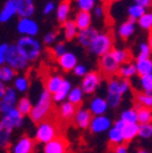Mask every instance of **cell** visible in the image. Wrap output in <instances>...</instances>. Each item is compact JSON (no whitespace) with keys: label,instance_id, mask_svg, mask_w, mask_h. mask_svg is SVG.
Listing matches in <instances>:
<instances>
[{"label":"cell","instance_id":"34","mask_svg":"<svg viewBox=\"0 0 152 153\" xmlns=\"http://www.w3.org/2000/svg\"><path fill=\"white\" fill-rule=\"evenodd\" d=\"M135 73H136V66L129 65V66L119 67L116 76H118V78H121V79H128V78H130L131 75H134Z\"/></svg>","mask_w":152,"mask_h":153},{"label":"cell","instance_id":"18","mask_svg":"<svg viewBox=\"0 0 152 153\" xmlns=\"http://www.w3.org/2000/svg\"><path fill=\"white\" fill-rule=\"evenodd\" d=\"M107 107H108L107 100H104L101 97H96V99H94L90 103V112L94 114V117L104 116V113L106 112Z\"/></svg>","mask_w":152,"mask_h":153},{"label":"cell","instance_id":"36","mask_svg":"<svg viewBox=\"0 0 152 153\" xmlns=\"http://www.w3.org/2000/svg\"><path fill=\"white\" fill-rule=\"evenodd\" d=\"M17 109L20 111V113L22 116H27V114H31L33 107H32V105L27 97H22L17 103Z\"/></svg>","mask_w":152,"mask_h":153},{"label":"cell","instance_id":"53","mask_svg":"<svg viewBox=\"0 0 152 153\" xmlns=\"http://www.w3.org/2000/svg\"><path fill=\"white\" fill-rule=\"evenodd\" d=\"M52 9H54V4H52V3H49V4L45 6V9H44V12H45V13H49V12H50Z\"/></svg>","mask_w":152,"mask_h":153},{"label":"cell","instance_id":"48","mask_svg":"<svg viewBox=\"0 0 152 153\" xmlns=\"http://www.w3.org/2000/svg\"><path fill=\"white\" fill-rule=\"evenodd\" d=\"M59 33L57 32H52V33H50V34H48L46 36H45V39H44V42H45V44H49V43H51L55 38H56V35H57Z\"/></svg>","mask_w":152,"mask_h":153},{"label":"cell","instance_id":"37","mask_svg":"<svg viewBox=\"0 0 152 153\" xmlns=\"http://www.w3.org/2000/svg\"><path fill=\"white\" fill-rule=\"evenodd\" d=\"M16 74H17V72L13 68H11V67H1V69H0V79H1V82H9Z\"/></svg>","mask_w":152,"mask_h":153},{"label":"cell","instance_id":"31","mask_svg":"<svg viewBox=\"0 0 152 153\" xmlns=\"http://www.w3.org/2000/svg\"><path fill=\"white\" fill-rule=\"evenodd\" d=\"M68 102L82 107V102H83V90L79 88H75L73 90H71V92L68 94Z\"/></svg>","mask_w":152,"mask_h":153},{"label":"cell","instance_id":"56","mask_svg":"<svg viewBox=\"0 0 152 153\" xmlns=\"http://www.w3.org/2000/svg\"><path fill=\"white\" fill-rule=\"evenodd\" d=\"M151 33H152V29H151Z\"/></svg>","mask_w":152,"mask_h":153},{"label":"cell","instance_id":"8","mask_svg":"<svg viewBox=\"0 0 152 153\" xmlns=\"http://www.w3.org/2000/svg\"><path fill=\"white\" fill-rule=\"evenodd\" d=\"M17 46L25 52L28 60H35L37 57L39 56V50H40L39 44H38L37 40L32 39L29 36H25L18 40Z\"/></svg>","mask_w":152,"mask_h":153},{"label":"cell","instance_id":"41","mask_svg":"<svg viewBox=\"0 0 152 153\" xmlns=\"http://www.w3.org/2000/svg\"><path fill=\"white\" fill-rule=\"evenodd\" d=\"M139 23L142 28L151 30L152 29V13H145L139 20Z\"/></svg>","mask_w":152,"mask_h":153},{"label":"cell","instance_id":"13","mask_svg":"<svg viewBox=\"0 0 152 153\" xmlns=\"http://www.w3.org/2000/svg\"><path fill=\"white\" fill-rule=\"evenodd\" d=\"M110 128H111L110 118H107L106 116H98L92 118L89 130L91 134H101V132L110 130Z\"/></svg>","mask_w":152,"mask_h":153},{"label":"cell","instance_id":"35","mask_svg":"<svg viewBox=\"0 0 152 153\" xmlns=\"http://www.w3.org/2000/svg\"><path fill=\"white\" fill-rule=\"evenodd\" d=\"M65 35H66V39L68 42L73 40V38L77 35V25H75V21H67L65 25Z\"/></svg>","mask_w":152,"mask_h":153},{"label":"cell","instance_id":"22","mask_svg":"<svg viewBox=\"0 0 152 153\" xmlns=\"http://www.w3.org/2000/svg\"><path fill=\"white\" fill-rule=\"evenodd\" d=\"M139 130H140V124H127L125 128L123 129V139L124 143H129L134 140L136 136H139Z\"/></svg>","mask_w":152,"mask_h":153},{"label":"cell","instance_id":"47","mask_svg":"<svg viewBox=\"0 0 152 153\" xmlns=\"http://www.w3.org/2000/svg\"><path fill=\"white\" fill-rule=\"evenodd\" d=\"M115 153H129V148H128V146L124 143V145H121V146H118V147H116L115 149Z\"/></svg>","mask_w":152,"mask_h":153},{"label":"cell","instance_id":"49","mask_svg":"<svg viewBox=\"0 0 152 153\" xmlns=\"http://www.w3.org/2000/svg\"><path fill=\"white\" fill-rule=\"evenodd\" d=\"M125 123L122 120V119H118V120H116L115 122V125H113V128H116V129H119V130H123L124 128H125Z\"/></svg>","mask_w":152,"mask_h":153},{"label":"cell","instance_id":"14","mask_svg":"<svg viewBox=\"0 0 152 153\" xmlns=\"http://www.w3.org/2000/svg\"><path fill=\"white\" fill-rule=\"evenodd\" d=\"M82 108V107H78V106H75L71 102H65L60 106L59 111H57V114H59V117L65 120V122H69L72 119H74L75 117V113L78 112V109Z\"/></svg>","mask_w":152,"mask_h":153},{"label":"cell","instance_id":"43","mask_svg":"<svg viewBox=\"0 0 152 153\" xmlns=\"http://www.w3.org/2000/svg\"><path fill=\"white\" fill-rule=\"evenodd\" d=\"M15 86L18 91H26L28 89V80L26 78H17L15 82Z\"/></svg>","mask_w":152,"mask_h":153},{"label":"cell","instance_id":"55","mask_svg":"<svg viewBox=\"0 0 152 153\" xmlns=\"http://www.w3.org/2000/svg\"><path fill=\"white\" fill-rule=\"evenodd\" d=\"M135 153H150L148 151H146V149H142V148H140V149H138Z\"/></svg>","mask_w":152,"mask_h":153},{"label":"cell","instance_id":"32","mask_svg":"<svg viewBox=\"0 0 152 153\" xmlns=\"http://www.w3.org/2000/svg\"><path fill=\"white\" fill-rule=\"evenodd\" d=\"M69 89H71L69 83L65 80L63 84H62V86H61V89H60L57 92H56V94L52 95V100H54V102H61L63 99H66V96H68V94L71 92Z\"/></svg>","mask_w":152,"mask_h":153},{"label":"cell","instance_id":"23","mask_svg":"<svg viewBox=\"0 0 152 153\" xmlns=\"http://www.w3.org/2000/svg\"><path fill=\"white\" fill-rule=\"evenodd\" d=\"M133 94H134L135 105L152 109V94L139 92V91H133Z\"/></svg>","mask_w":152,"mask_h":153},{"label":"cell","instance_id":"54","mask_svg":"<svg viewBox=\"0 0 152 153\" xmlns=\"http://www.w3.org/2000/svg\"><path fill=\"white\" fill-rule=\"evenodd\" d=\"M148 46H150V50L152 52V33H150V36H148Z\"/></svg>","mask_w":152,"mask_h":153},{"label":"cell","instance_id":"1","mask_svg":"<svg viewBox=\"0 0 152 153\" xmlns=\"http://www.w3.org/2000/svg\"><path fill=\"white\" fill-rule=\"evenodd\" d=\"M52 95L48 90H44L40 95L39 101L37 102L29 114L31 120L35 124H40L42 122L49 119L55 112L52 108Z\"/></svg>","mask_w":152,"mask_h":153},{"label":"cell","instance_id":"45","mask_svg":"<svg viewBox=\"0 0 152 153\" xmlns=\"http://www.w3.org/2000/svg\"><path fill=\"white\" fill-rule=\"evenodd\" d=\"M94 5V0H79V7L82 11H89Z\"/></svg>","mask_w":152,"mask_h":153},{"label":"cell","instance_id":"46","mask_svg":"<svg viewBox=\"0 0 152 153\" xmlns=\"http://www.w3.org/2000/svg\"><path fill=\"white\" fill-rule=\"evenodd\" d=\"M9 45L7 44H3L1 49H0V62L4 63L6 61V55H7V50H9Z\"/></svg>","mask_w":152,"mask_h":153},{"label":"cell","instance_id":"2","mask_svg":"<svg viewBox=\"0 0 152 153\" xmlns=\"http://www.w3.org/2000/svg\"><path fill=\"white\" fill-rule=\"evenodd\" d=\"M55 113V112H54ZM57 136H60V128L59 124L56 123V119L52 118V116L38 124L35 130V141L39 143H49L50 141L55 140Z\"/></svg>","mask_w":152,"mask_h":153},{"label":"cell","instance_id":"29","mask_svg":"<svg viewBox=\"0 0 152 153\" xmlns=\"http://www.w3.org/2000/svg\"><path fill=\"white\" fill-rule=\"evenodd\" d=\"M135 22V20L134 18H130L129 17V20H128V22H125V23H123L122 26H121V28H119V35H121V38L125 42L128 38L134 33V27H133V23Z\"/></svg>","mask_w":152,"mask_h":153},{"label":"cell","instance_id":"24","mask_svg":"<svg viewBox=\"0 0 152 153\" xmlns=\"http://www.w3.org/2000/svg\"><path fill=\"white\" fill-rule=\"evenodd\" d=\"M91 23V16L89 11H79L75 16V25H77L78 29L85 30L89 29V26Z\"/></svg>","mask_w":152,"mask_h":153},{"label":"cell","instance_id":"25","mask_svg":"<svg viewBox=\"0 0 152 153\" xmlns=\"http://www.w3.org/2000/svg\"><path fill=\"white\" fill-rule=\"evenodd\" d=\"M135 108L138 111V122L139 124H152V109L135 105Z\"/></svg>","mask_w":152,"mask_h":153},{"label":"cell","instance_id":"38","mask_svg":"<svg viewBox=\"0 0 152 153\" xmlns=\"http://www.w3.org/2000/svg\"><path fill=\"white\" fill-rule=\"evenodd\" d=\"M139 137L147 140L152 137V124H141L139 130Z\"/></svg>","mask_w":152,"mask_h":153},{"label":"cell","instance_id":"26","mask_svg":"<svg viewBox=\"0 0 152 153\" xmlns=\"http://www.w3.org/2000/svg\"><path fill=\"white\" fill-rule=\"evenodd\" d=\"M111 53L118 63H124L125 65V63H130V61L133 60V55H131L129 49H125V50H115L113 49L111 51Z\"/></svg>","mask_w":152,"mask_h":153},{"label":"cell","instance_id":"16","mask_svg":"<svg viewBox=\"0 0 152 153\" xmlns=\"http://www.w3.org/2000/svg\"><path fill=\"white\" fill-rule=\"evenodd\" d=\"M15 6H16V11L23 18H27L29 16L33 15L34 11V5L32 3V0H12Z\"/></svg>","mask_w":152,"mask_h":153},{"label":"cell","instance_id":"5","mask_svg":"<svg viewBox=\"0 0 152 153\" xmlns=\"http://www.w3.org/2000/svg\"><path fill=\"white\" fill-rule=\"evenodd\" d=\"M99 69H100L101 75L105 76L107 82L113 79L117 75V72L119 69L118 62L115 60V57L112 56L111 52L101 56V59L99 61Z\"/></svg>","mask_w":152,"mask_h":153},{"label":"cell","instance_id":"52","mask_svg":"<svg viewBox=\"0 0 152 153\" xmlns=\"http://www.w3.org/2000/svg\"><path fill=\"white\" fill-rule=\"evenodd\" d=\"M6 90H7V89H6L5 86H4V84H1V85H0V97H1V99H3L4 96H5V94H6Z\"/></svg>","mask_w":152,"mask_h":153},{"label":"cell","instance_id":"30","mask_svg":"<svg viewBox=\"0 0 152 153\" xmlns=\"http://www.w3.org/2000/svg\"><path fill=\"white\" fill-rule=\"evenodd\" d=\"M152 72V62L150 60H144V61H138V65H136V73L140 78L145 75H148L151 74Z\"/></svg>","mask_w":152,"mask_h":153},{"label":"cell","instance_id":"33","mask_svg":"<svg viewBox=\"0 0 152 153\" xmlns=\"http://www.w3.org/2000/svg\"><path fill=\"white\" fill-rule=\"evenodd\" d=\"M15 12H16V6H15L12 0H9V1L5 4L3 11H1V15H0V21H1V22L7 21Z\"/></svg>","mask_w":152,"mask_h":153},{"label":"cell","instance_id":"40","mask_svg":"<svg viewBox=\"0 0 152 153\" xmlns=\"http://www.w3.org/2000/svg\"><path fill=\"white\" fill-rule=\"evenodd\" d=\"M141 85H142L144 92L152 94V74L142 76V78H141Z\"/></svg>","mask_w":152,"mask_h":153},{"label":"cell","instance_id":"19","mask_svg":"<svg viewBox=\"0 0 152 153\" xmlns=\"http://www.w3.org/2000/svg\"><path fill=\"white\" fill-rule=\"evenodd\" d=\"M57 62L59 65L62 67V69L65 72H69L71 69H73L74 67H77L75 66V62H77V59H75V56L69 53V52H66L63 53L62 56H60L59 59H57Z\"/></svg>","mask_w":152,"mask_h":153},{"label":"cell","instance_id":"27","mask_svg":"<svg viewBox=\"0 0 152 153\" xmlns=\"http://www.w3.org/2000/svg\"><path fill=\"white\" fill-rule=\"evenodd\" d=\"M125 124H136L138 122V111L135 107H131L125 109L124 112H122L121 114V118Z\"/></svg>","mask_w":152,"mask_h":153},{"label":"cell","instance_id":"3","mask_svg":"<svg viewBox=\"0 0 152 153\" xmlns=\"http://www.w3.org/2000/svg\"><path fill=\"white\" fill-rule=\"evenodd\" d=\"M130 88L128 79H121L118 76L108 80V94H107V102L112 108L118 107L122 101V95Z\"/></svg>","mask_w":152,"mask_h":153},{"label":"cell","instance_id":"4","mask_svg":"<svg viewBox=\"0 0 152 153\" xmlns=\"http://www.w3.org/2000/svg\"><path fill=\"white\" fill-rule=\"evenodd\" d=\"M115 40H116L115 33H113L112 29H110L105 34H99V36L95 39V42L92 43L89 50L99 56H104L113 50Z\"/></svg>","mask_w":152,"mask_h":153},{"label":"cell","instance_id":"21","mask_svg":"<svg viewBox=\"0 0 152 153\" xmlns=\"http://www.w3.org/2000/svg\"><path fill=\"white\" fill-rule=\"evenodd\" d=\"M18 32L20 33H23V34H27V35H35L38 33V26L28 20V18H22L18 23Z\"/></svg>","mask_w":152,"mask_h":153},{"label":"cell","instance_id":"15","mask_svg":"<svg viewBox=\"0 0 152 153\" xmlns=\"http://www.w3.org/2000/svg\"><path fill=\"white\" fill-rule=\"evenodd\" d=\"M15 103H16V91L11 88H7L5 96L1 99V102H0V111H1L3 114H6L9 111L15 108Z\"/></svg>","mask_w":152,"mask_h":153},{"label":"cell","instance_id":"20","mask_svg":"<svg viewBox=\"0 0 152 153\" xmlns=\"http://www.w3.org/2000/svg\"><path fill=\"white\" fill-rule=\"evenodd\" d=\"M124 139H123V130L116 129V128H111L108 130V145L111 147H118L123 145Z\"/></svg>","mask_w":152,"mask_h":153},{"label":"cell","instance_id":"17","mask_svg":"<svg viewBox=\"0 0 152 153\" xmlns=\"http://www.w3.org/2000/svg\"><path fill=\"white\" fill-rule=\"evenodd\" d=\"M99 36V33L95 28H89V29H85V30H82L78 35V39H79V43L84 46V48H89L92 45V43L95 42V39Z\"/></svg>","mask_w":152,"mask_h":153},{"label":"cell","instance_id":"9","mask_svg":"<svg viewBox=\"0 0 152 153\" xmlns=\"http://www.w3.org/2000/svg\"><path fill=\"white\" fill-rule=\"evenodd\" d=\"M35 142H37L35 139H32L28 135H22L13 143L11 152L12 153H35Z\"/></svg>","mask_w":152,"mask_h":153},{"label":"cell","instance_id":"39","mask_svg":"<svg viewBox=\"0 0 152 153\" xmlns=\"http://www.w3.org/2000/svg\"><path fill=\"white\" fill-rule=\"evenodd\" d=\"M145 15L144 12V7L140 6V5H135V6H131L129 9V17L130 18H134V20H136V18H140Z\"/></svg>","mask_w":152,"mask_h":153},{"label":"cell","instance_id":"50","mask_svg":"<svg viewBox=\"0 0 152 153\" xmlns=\"http://www.w3.org/2000/svg\"><path fill=\"white\" fill-rule=\"evenodd\" d=\"M74 73L77 74V75H86L85 74V68L83 66H77V67H75Z\"/></svg>","mask_w":152,"mask_h":153},{"label":"cell","instance_id":"10","mask_svg":"<svg viewBox=\"0 0 152 153\" xmlns=\"http://www.w3.org/2000/svg\"><path fill=\"white\" fill-rule=\"evenodd\" d=\"M102 79V75L100 72H89L84 76L82 83V90L84 94H92L96 88L99 86L100 82Z\"/></svg>","mask_w":152,"mask_h":153},{"label":"cell","instance_id":"6","mask_svg":"<svg viewBox=\"0 0 152 153\" xmlns=\"http://www.w3.org/2000/svg\"><path fill=\"white\" fill-rule=\"evenodd\" d=\"M22 123H23V116L17 109V107H15L3 116L1 122H0V131L12 132L15 128H20Z\"/></svg>","mask_w":152,"mask_h":153},{"label":"cell","instance_id":"51","mask_svg":"<svg viewBox=\"0 0 152 153\" xmlns=\"http://www.w3.org/2000/svg\"><path fill=\"white\" fill-rule=\"evenodd\" d=\"M135 1H136V4H138V5H140V6L145 7V6H150V5H151L152 0H135Z\"/></svg>","mask_w":152,"mask_h":153},{"label":"cell","instance_id":"12","mask_svg":"<svg viewBox=\"0 0 152 153\" xmlns=\"http://www.w3.org/2000/svg\"><path fill=\"white\" fill-rule=\"evenodd\" d=\"M92 118H94V114L90 112V109L79 108L78 112L75 113V117L73 119V123H74V125L77 128H79L82 130H85V129L90 128Z\"/></svg>","mask_w":152,"mask_h":153},{"label":"cell","instance_id":"28","mask_svg":"<svg viewBox=\"0 0 152 153\" xmlns=\"http://www.w3.org/2000/svg\"><path fill=\"white\" fill-rule=\"evenodd\" d=\"M71 6V0H62L57 7V21L60 23H66L67 22V15L69 11Z\"/></svg>","mask_w":152,"mask_h":153},{"label":"cell","instance_id":"42","mask_svg":"<svg viewBox=\"0 0 152 153\" xmlns=\"http://www.w3.org/2000/svg\"><path fill=\"white\" fill-rule=\"evenodd\" d=\"M150 52H151V50H150V46H147V45L142 44V45L140 46V53H139V56H138V61L148 60Z\"/></svg>","mask_w":152,"mask_h":153},{"label":"cell","instance_id":"44","mask_svg":"<svg viewBox=\"0 0 152 153\" xmlns=\"http://www.w3.org/2000/svg\"><path fill=\"white\" fill-rule=\"evenodd\" d=\"M0 145H1L3 148L7 147L9 143H10V136H11V132H7V131H0Z\"/></svg>","mask_w":152,"mask_h":153},{"label":"cell","instance_id":"7","mask_svg":"<svg viewBox=\"0 0 152 153\" xmlns=\"http://www.w3.org/2000/svg\"><path fill=\"white\" fill-rule=\"evenodd\" d=\"M6 61L10 65L11 68L13 69H21L25 68L27 66L28 59L25 55V52L18 48L17 45H11L7 50V55H6Z\"/></svg>","mask_w":152,"mask_h":153},{"label":"cell","instance_id":"11","mask_svg":"<svg viewBox=\"0 0 152 153\" xmlns=\"http://www.w3.org/2000/svg\"><path fill=\"white\" fill-rule=\"evenodd\" d=\"M68 141L62 136H57L55 140L44 145V153H68Z\"/></svg>","mask_w":152,"mask_h":153}]
</instances>
